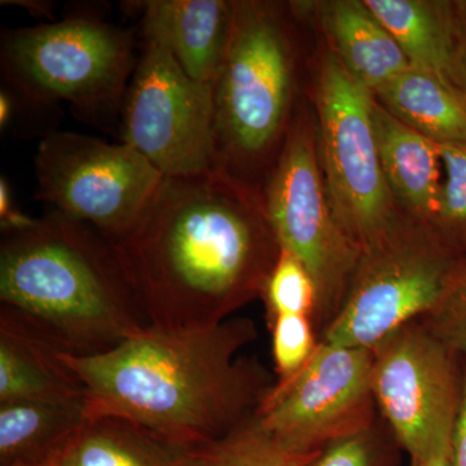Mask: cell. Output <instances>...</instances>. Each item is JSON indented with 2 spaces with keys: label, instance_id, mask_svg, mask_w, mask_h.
I'll use <instances>...</instances> for the list:
<instances>
[{
  "label": "cell",
  "instance_id": "1",
  "mask_svg": "<svg viewBox=\"0 0 466 466\" xmlns=\"http://www.w3.org/2000/svg\"><path fill=\"white\" fill-rule=\"evenodd\" d=\"M112 244L150 327L168 330L213 327L262 297L280 253L260 198L217 171L164 177Z\"/></svg>",
  "mask_w": 466,
  "mask_h": 466
},
{
  "label": "cell",
  "instance_id": "2",
  "mask_svg": "<svg viewBox=\"0 0 466 466\" xmlns=\"http://www.w3.org/2000/svg\"><path fill=\"white\" fill-rule=\"evenodd\" d=\"M257 337L248 318L201 329L149 325L106 354L60 358L84 385L90 419L122 417L202 447L250 420L274 386L257 359L240 354Z\"/></svg>",
  "mask_w": 466,
  "mask_h": 466
},
{
  "label": "cell",
  "instance_id": "3",
  "mask_svg": "<svg viewBox=\"0 0 466 466\" xmlns=\"http://www.w3.org/2000/svg\"><path fill=\"white\" fill-rule=\"evenodd\" d=\"M0 314L64 354L95 357L149 327L115 247L61 214L3 235Z\"/></svg>",
  "mask_w": 466,
  "mask_h": 466
},
{
  "label": "cell",
  "instance_id": "4",
  "mask_svg": "<svg viewBox=\"0 0 466 466\" xmlns=\"http://www.w3.org/2000/svg\"><path fill=\"white\" fill-rule=\"evenodd\" d=\"M290 34L278 5L235 2L225 63L214 82V171L241 177L278 159L294 88Z\"/></svg>",
  "mask_w": 466,
  "mask_h": 466
},
{
  "label": "cell",
  "instance_id": "5",
  "mask_svg": "<svg viewBox=\"0 0 466 466\" xmlns=\"http://www.w3.org/2000/svg\"><path fill=\"white\" fill-rule=\"evenodd\" d=\"M137 58L133 32L94 16L3 30L0 42L5 87L20 106L66 101L100 125L121 121Z\"/></svg>",
  "mask_w": 466,
  "mask_h": 466
},
{
  "label": "cell",
  "instance_id": "6",
  "mask_svg": "<svg viewBox=\"0 0 466 466\" xmlns=\"http://www.w3.org/2000/svg\"><path fill=\"white\" fill-rule=\"evenodd\" d=\"M260 202L280 249L296 257L314 281L311 321L324 330L341 309L361 251L334 214L319 162L317 131L305 116L290 126Z\"/></svg>",
  "mask_w": 466,
  "mask_h": 466
},
{
  "label": "cell",
  "instance_id": "7",
  "mask_svg": "<svg viewBox=\"0 0 466 466\" xmlns=\"http://www.w3.org/2000/svg\"><path fill=\"white\" fill-rule=\"evenodd\" d=\"M375 94L359 84L332 51L319 70V162L339 225L363 251L403 218L383 174L375 125Z\"/></svg>",
  "mask_w": 466,
  "mask_h": 466
},
{
  "label": "cell",
  "instance_id": "8",
  "mask_svg": "<svg viewBox=\"0 0 466 466\" xmlns=\"http://www.w3.org/2000/svg\"><path fill=\"white\" fill-rule=\"evenodd\" d=\"M460 262L433 229L401 220L382 240L361 251L341 309L320 341L375 348L435 308Z\"/></svg>",
  "mask_w": 466,
  "mask_h": 466
},
{
  "label": "cell",
  "instance_id": "9",
  "mask_svg": "<svg viewBox=\"0 0 466 466\" xmlns=\"http://www.w3.org/2000/svg\"><path fill=\"white\" fill-rule=\"evenodd\" d=\"M35 198L116 242L143 216L164 175L127 144L51 130L34 156Z\"/></svg>",
  "mask_w": 466,
  "mask_h": 466
},
{
  "label": "cell",
  "instance_id": "10",
  "mask_svg": "<svg viewBox=\"0 0 466 466\" xmlns=\"http://www.w3.org/2000/svg\"><path fill=\"white\" fill-rule=\"evenodd\" d=\"M373 350V397L412 465L452 458L461 403V358L421 319Z\"/></svg>",
  "mask_w": 466,
  "mask_h": 466
},
{
  "label": "cell",
  "instance_id": "11",
  "mask_svg": "<svg viewBox=\"0 0 466 466\" xmlns=\"http://www.w3.org/2000/svg\"><path fill=\"white\" fill-rule=\"evenodd\" d=\"M126 91L119 142L165 177L214 171V85L187 75L170 52L143 41Z\"/></svg>",
  "mask_w": 466,
  "mask_h": 466
},
{
  "label": "cell",
  "instance_id": "12",
  "mask_svg": "<svg viewBox=\"0 0 466 466\" xmlns=\"http://www.w3.org/2000/svg\"><path fill=\"white\" fill-rule=\"evenodd\" d=\"M372 366V349L319 341L299 373L274 383L254 419L300 452H321L333 441L368 433L376 403Z\"/></svg>",
  "mask_w": 466,
  "mask_h": 466
},
{
  "label": "cell",
  "instance_id": "13",
  "mask_svg": "<svg viewBox=\"0 0 466 466\" xmlns=\"http://www.w3.org/2000/svg\"><path fill=\"white\" fill-rule=\"evenodd\" d=\"M127 5L142 12L143 41L170 52L195 81L214 85L231 42L235 2L148 0Z\"/></svg>",
  "mask_w": 466,
  "mask_h": 466
},
{
  "label": "cell",
  "instance_id": "14",
  "mask_svg": "<svg viewBox=\"0 0 466 466\" xmlns=\"http://www.w3.org/2000/svg\"><path fill=\"white\" fill-rule=\"evenodd\" d=\"M373 125L383 174L395 202L429 228L440 213L443 177L440 144L373 103Z\"/></svg>",
  "mask_w": 466,
  "mask_h": 466
},
{
  "label": "cell",
  "instance_id": "15",
  "mask_svg": "<svg viewBox=\"0 0 466 466\" xmlns=\"http://www.w3.org/2000/svg\"><path fill=\"white\" fill-rule=\"evenodd\" d=\"M86 400L84 385L60 351L15 319L0 314V404Z\"/></svg>",
  "mask_w": 466,
  "mask_h": 466
},
{
  "label": "cell",
  "instance_id": "16",
  "mask_svg": "<svg viewBox=\"0 0 466 466\" xmlns=\"http://www.w3.org/2000/svg\"><path fill=\"white\" fill-rule=\"evenodd\" d=\"M208 446H188L115 416L91 417L61 466H207Z\"/></svg>",
  "mask_w": 466,
  "mask_h": 466
},
{
  "label": "cell",
  "instance_id": "17",
  "mask_svg": "<svg viewBox=\"0 0 466 466\" xmlns=\"http://www.w3.org/2000/svg\"><path fill=\"white\" fill-rule=\"evenodd\" d=\"M87 400L0 404V466H54L88 421Z\"/></svg>",
  "mask_w": 466,
  "mask_h": 466
},
{
  "label": "cell",
  "instance_id": "18",
  "mask_svg": "<svg viewBox=\"0 0 466 466\" xmlns=\"http://www.w3.org/2000/svg\"><path fill=\"white\" fill-rule=\"evenodd\" d=\"M321 20L333 54L349 75L373 94L412 67L400 45L364 2L325 3Z\"/></svg>",
  "mask_w": 466,
  "mask_h": 466
},
{
  "label": "cell",
  "instance_id": "19",
  "mask_svg": "<svg viewBox=\"0 0 466 466\" xmlns=\"http://www.w3.org/2000/svg\"><path fill=\"white\" fill-rule=\"evenodd\" d=\"M410 66L453 86L459 23L452 2L363 0Z\"/></svg>",
  "mask_w": 466,
  "mask_h": 466
},
{
  "label": "cell",
  "instance_id": "20",
  "mask_svg": "<svg viewBox=\"0 0 466 466\" xmlns=\"http://www.w3.org/2000/svg\"><path fill=\"white\" fill-rule=\"evenodd\" d=\"M376 100L434 143H466V99L438 76L410 67L375 91Z\"/></svg>",
  "mask_w": 466,
  "mask_h": 466
},
{
  "label": "cell",
  "instance_id": "21",
  "mask_svg": "<svg viewBox=\"0 0 466 466\" xmlns=\"http://www.w3.org/2000/svg\"><path fill=\"white\" fill-rule=\"evenodd\" d=\"M321 452L289 449L253 416L223 440L208 444L207 466H309Z\"/></svg>",
  "mask_w": 466,
  "mask_h": 466
},
{
  "label": "cell",
  "instance_id": "22",
  "mask_svg": "<svg viewBox=\"0 0 466 466\" xmlns=\"http://www.w3.org/2000/svg\"><path fill=\"white\" fill-rule=\"evenodd\" d=\"M443 191L431 229L460 259L466 260V143L440 146Z\"/></svg>",
  "mask_w": 466,
  "mask_h": 466
},
{
  "label": "cell",
  "instance_id": "23",
  "mask_svg": "<svg viewBox=\"0 0 466 466\" xmlns=\"http://www.w3.org/2000/svg\"><path fill=\"white\" fill-rule=\"evenodd\" d=\"M267 317L280 315H306L312 318L317 290L314 281L296 257L280 249L262 291Z\"/></svg>",
  "mask_w": 466,
  "mask_h": 466
},
{
  "label": "cell",
  "instance_id": "24",
  "mask_svg": "<svg viewBox=\"0 0 466 466\" xmlns=\"http://www.w3.org/2000/svg\"><path fill=\"white\" fill-rule=\"evenodd\" d=\"M272 352L279 381L290 379L308 364L319 342L315 341L314 324L306 315H280L269 319Z\"/></svg>",
  "mask_w": 466,
  "mask_h": 466
},
{
  "label": "cell",
  "instance_id": "25",
  "mask_svg": "<svg viewBox=\"0 0 466 466\" xmlns=\"http://www.w3.org/2000/svg\"><path fill=\"white\" fill-rule=\"evenodd\" d=\"M421 321L456 354L466 357V260L456 267L441 299Z\"/></svg>",
  "mask_w": 466,
  "mask_h": 466
},
{
  "label": "cell",
  "instance_id": "26",
  "mask_svg": "<svg viewBox=\"0 0 466 466\" xmlns=\"http://www.w3.org/2000/svg\"><path fill=\"white\" fill-rule=\"evenodd\" d=\"M372 452L368 433L333 441L309 466H370Z\"/></svg>",
  "mask_w": 466,
  "mask_h": 466
},
{
  "label": "cell",
  "instance_id": "27",
  "mask_svg": "<svg viewBox=\"0 0 466 466\" xmlns=\"http://www.w3.org/2000/svg\"><path fill=\"white\" fill-rule=\"evenodd\" d=\"M38 222V219L27 216L15 201L14 193L7 177L0 179V227L3 235L24 231Z\"/></svg>",
  "mask_w": 466,
  "mask_h": 466
},
{
  "label": "cell",
  "instance_id": "28",
  "mask_svg": "<svg viewBox=\"0 0 466 466\" xmlns=\"http://www.w3.org/2000/svg\"><path fill=\"white\" fill-rule=\"evenodd\" d=\"M460 358H461L462 390L455 433H453L452 458H451L452 466H466V357Z\"/></svg>",
  "mask_w": 466,
  "mask_h": 466
},
{
  "label": "cell",
  "instance_id": "29",
  "mask_svg": "<svg viewBox=\"0 0 466 466\" xmlns=\"http://www.w3.org/2000/svg\"><path fill=\"white\" fill-rule=\"evenodd\" d=\"M453 86L456 90L464 95L466 99V25L460 23L458 43H456L455 69H453Z\"/></svg>",
  "mask_w": 466,
  "mask_h": 466
},
{
  "label": "cell",
  "instance_id": "30",
  "mask_svg": "<svg viewBox=\"0 0 466 466\" xmlns=\"http://www.w3.org/2000/svg\"><path fill=\"white\" fill-rule=\"evenodd\" d=\"M2 5H15L26 9L34 17L48 18L51 23H54V3L46 2V0H2Z\"/></svg>",
  "mask_w": 466,
  "mask_h": 466
},
{
  "label": "cell",
  "instance_id": "31",
  "mask_svg": "<svg viewBox=\"0 0 466 466\" xmlns=\"http://www.w3.org/2000/svg\"><path fill=\"white\" fill-rule=\"evenodd\" d=\"M17 101L15 95L3 86L0 90V128L7 130L16 116Z\"/></svg>",
  "mask_w": 466,
  "mask_h": 466
},
{
  "label": "cell",
  "instance_id": "32",
  "mask_svg": "<svg viewBox=\"0 0 466 466\" xmlns=\"http://www.w3.org/2000/svg\"><path fill=\"white\" fill-rule=\"evenodd\" d=\"M453 9H455L456 17L459 23L466 25V0H460V2H452Z\"/></svg>",
  "mask_w": 466,
  "mask_h": 466
},
{
  "label": "cell",
  "instance_id": "33",
  "mask_svg": "<svg viewBox=\"0 0 466 466\" xmlns=\"http://www.w3.org/2000/svg\"><path fill=\"white\" fill-rule=\"evenodd\" d=\"M412 466H452L450 459L435 460V461L426 462V464H417Z\"/></svg>",
  "mask_w": 466,
  "mask_h": 466
},
{
  "label": "cell",
  "instance_id": "34",
  "mask_svg": "<svg viewBox=\"0 0 466 466\" xmlns=\"http://www.w3.org/2000/svg\"><path fill=\"white\" fill-rule=\"evenodd\" d=\"M54 466H61V465H60V464H58V465H54Z\"/></svg>",
  "mask_w": 466,
  "mask_h": 466
}]
</instances>
